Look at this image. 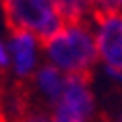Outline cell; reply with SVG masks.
Wrapping results in <instances>:
<instances>
[{
  "label": "cell",
  "instance_id": "cell-1",
  "mask_svg": "<svg viewBox=\"0 0 122 122\" xmlns=\"http://www.w3.org/2000/svg\"><path fill=\"white\" fill-rule=\"evenodd\" d=\"M46 56L64 77L89 79L97 62L95 35L85 23H64L60 31L44 41Z\"/></svg>",
  "mask_w": 122,
  "mask_h": 122
},
{
  "label": "cell",
  "instance_id": "cell-2",
  "mask_svg": "<svg viewBox=\"0 0 122 122\" xmlns=\"http://www.w3.org/2000/svg\"><path fill=\"white\" fill-rule=\"evenodd\" d=\"M8 27L29 31L44 44L64 25L56 10V0H2Z\"/></svg>",
  "mask_w": 122,
  "mask_h": 122
},
{
  "label": "cell",
  "instance_id": "cell-3",
  "mask_svg": "<svg viewBox=\"0 0 122 122\" xmlns=\"http://www.w3.org/2000/svg\"><path fill=\"white\" fill-rule=\"evenodd\" d=\"M97 31V58L106 64L108 75L122 79V13H93Z\"/></svg>",
  "mask_w": 122,
  "mask_h": 122
},
{
  "label": "cell",
  "instance_id": "cell-4",
  "mask_svg": "<svg viewBox=\"0 0 122 122\" xmlns=\"http://www.w3.org/2000/svg\"><path fill=\"white\" fill-rule=\"evenodd\" d=\"M6 48L17 77H29L37 66V37L29 31H13Z\"/></svg>",
  "mask_w": 122,
  "mask_h": 122
},
{
  "label": "cell",
  "instance_id": "cell-5",
  "mask_svg": "<svg viewBox=\"0 0 122 122\" xmlns=\"http://www.w3.org/2000/svg\"><path fill=\"white\" fill-rule=\"evenodd\" d=\"M56 103L64 106L66 110H71L72 114H77L79 118H83L87 122L93 114V95H91V89H89V79L66 77L64 91Z\"/></svg>",
  "mask_w": 122,
  "mask_h": 122
},
{
  "label": "cell",
  "instance_id": "cell-6",
  "mask_svg": "<svg viewBox=\"0 0 122 122\" xmlns=\"http://www.w3.org/2000/svg\"><path fill=\"white\" fill-rule=\"evenodd\" d=\"M64 81H66V77L52 64L41 66L37 71V77H35V85H37L39 93L52 103H56L60 99L62 91H64Z\"/></svg>",
  "mask_w": 122,
  "mask_h": 122
},
{
  "label": "cell",
  "instance_id": "cell-7",
  "mask_svg": "<svg viewBox=\"0 0 122 122\" xmlns=\"http://www.w3.org/2000/svg\"><path fill=\"white\" fill-rule=\"evenodd\" d=\"M56 10L62 23H85L91 13V0H56Z\"/></svg>",
  "mask_w": 122,
  "mask_h": 122
},
{
  "label": "cell",
  "instance_id": "cell-8",
  "mask_svg": "<svg viewBox=\"0 0 122 122\" xmlns=\"http://www.w3.org/2000/svg\"><path fill=\"white\" fill-rule=\"evenodd\" d=\"M122 8V0H91V15L93 13H114Z\"/></svg>",
  "mask_w": 122,
  "mask_h": 122
},
{
  "label": "cell",
  "instance_id": "cell-9",
  "mask_svg": "<svg viewBox=\"0 0 122 122\" xmlns=\"http://www.w3.org/2000/svg\"><path fill=\"white\" fill-rule=\"evenodd\" d=\"M52 122H85V120L79 118L77 114H72L71 110H66L64 106L56 103L54 106V114H52Z\"/></svg>",
  "mask_w": 122,
  "mask_h": 122
},
{
  "label": "cell",
  "instance_id": "cell-10",
  "mask_svg": "<svg viewBox=\"0 0 122 122\" xmlns=\"http://www.w3.org/2000/svg\"><path fill=\"white\" fill-rule=\"evenodd\" d=\"M21 122H52V116L44 114V112H33V114H27Z\"/></svg>",
  "mask_w": 122,
  "mask_h": 122
},
{
  "label": "cell",
  "instance_id": "cell-11",
  "mask_svg": "<svg viewBox=\"0 0 122 122\" xmlns=\"http://www.w3.org/2000/svg\"><path fill=\"white\" fill-rule=\"evenodd\" d=\"M10 62V56H8V48L2 41H0V66H6Z\"/></svg>",
  "mask_w": 122,
  "mask_h": 122
},
{
  "label": "cell",
  "instance_id": "cell-12",
  "mask_svg": "<svg viewBox=\"0 0 122 122\" xmlns=\"http://www.w3.org/2000/svg\"><path fill=\"white\" fill-rule=\"evenodd\" d=\"M116 122H122V114H120V116H118V120H116Z\"/></svg>",
  "mask_w": 122,
  "mask_h": 122
}]
</instances>
